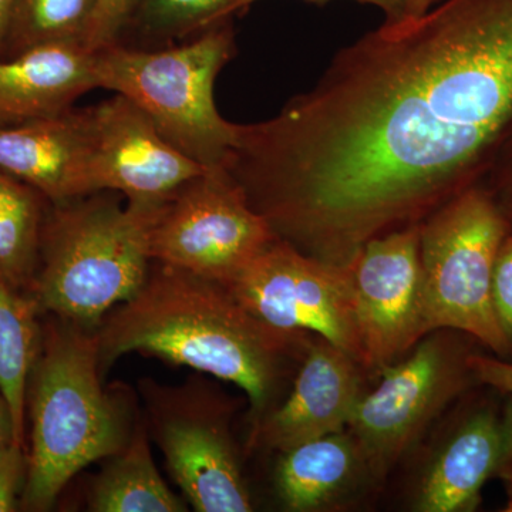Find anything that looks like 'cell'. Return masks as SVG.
Returning <instances> with one entry per match:
<instances>
[{"mask_svg": "<svg viewBox=\"0 0 512 512\" xmlns=\"http://www.w3.org/2000/svg\"><path fill=\"white\" fill-rule=\"evenodd\" d=\"M421 224L370 239L352 262L362 367L380 370L424 336Z\"/></svg>", "mask_w": 512, "mask_h": 512, "instance_id": "cell-11", "label": "cell"}, {"mask_svg": "<svg viewBox=\"0 0 512 512\" xmlns=\"http://www.w3.org/2000/svg\"><path fill=\"white\" fill-rule=\"evenodd\" d=\"M485 183L493 188L512 217V128Z\"/></svg>", "mask_w": 512, "mask_h": 512, "instance_id": "cell-27", "label": "cell"}, {"mask_svg": "<svg viewBox=\"0 0 512 512\" xmlns=\"http://www.w3.org/2000/svg\"><path fill=\"white\" fill-rule=\"evenodd\" d=\"M94 53L99 89L136 103L161 136L195 163L207 170L224 167L238 131L214 100L215 80L235 55L228 20L177 45L116 43Z\"/></svg>", "mask_w": 512, "mask_h": 512, "instance_id": "cell-5", "label": "cell"}, {"mask_svg": "<svg viewBox=\"0 0 512 512\" xmlns=\"http://www.w3.org/2000/svg\"><path fill=\"white\" fill-rule=\"evenodd\" d=\"M508 490V508L507 511H512V485L507 488Z\"/></svg>", "mask_w": 512, "mask_h": 512, "instance_id": "cell-33", "label": "cell"}, {"mask_svg": "<svg viewBox=\"0 0 512 512\" xmlns=\"http://www.w3.org/2000/svg\"><path fill=\"white\" fill-rule=\"evenodd\" d=\"M40 316L32 296L0 284V392L8 406L13 440L23 447L29 380L42 340Z\"/></svg>", "mask_w": 512, "mask_h": 512, "instance_id": "cell-19", "label": "cell"}, {"mask_svg": "<svg viewBox=\"0 0 512 512\" xmlns=\"http://www.w3.org/2000/svg\"><path fill=\"white\" fill-rule=\"evenodd\" d=\"M305 335L259 319L220 282L156 261L140 291L97 328L101 370L128 353L160 357L241 387L256 413L311 343Z\"/></svg>", "mask_w": 512, "mask_h": 512, "instance_id": "cell-2", "label": "cell"}, {"mask_svg": "<svg viewBox=\"0 0 512 512\" xmlns=\"http://www.w3.org/2000/svg\"><path fill=\"white\" fill-rule=\"evenodd\" d=\"M255 2H258V0H238L234 13L249 8ZM311 2L323 3L330 2V0H311ZM356 2L367 3V5L377 6V8L382 9L387 16L386 22H399V20H402L404 5H406V0H356Z\"/></svg>", "mask_w": 512, "mask_h": 512, "instance_id": "cell-29", "label": "cell"}, {"mask_svg": "<svg viewBox=\"0 0 512 512\" xmlns=\"http://www.w3.org/2000/svg\"><path fill=\"white\" fill-rule=\"evenodd\" d=\"M94 478L89 510L94 512H184L185 503L158 473L147 427L137 421L130 439Z\"/></svg>", "mask_w": 512, "mask_h": 512, "instance_id": "cell-18", "label": "cell"}, {"mask_svg": "<svg viewBox=\"0 0 512 512\" xmlns=\"http://www.w3.org/2000/svg\"><path fill=\"white\" fill-rule=\"evenodd\" d=\"M512 217L493 188H467L421 222L423 319L427 335L466 333L501 359L512 346L495 318L491 282Z\"/></svg>", "mask_w": 512, "mask_h": 512, "instance_id": "cell-6", "label": "cell"}, {"mask_svg": "<svg viewBox=\"0 0 512 512\" xmlns=\"http://www.w3.org/2000/svg\"><path fill=\"white\" fill-rule=\"evenodd\" d=\"M92 107L0 128V171L60 204L94 194Z\"/></svg>", "mask_w": 512, "mask_h": 512, "instance_id": "cell-14", "label": "cell"}, {"mask_svg": "<svg viewBox=\"0 0 512 512\" xmlns=\"http://www.w3.org/2000/svg\"><path fill=\"white\" fill-rule=\"evenodd\" d=\"M468 366L477 383L500 393L512 394V362L473 352L468 356Z\"/></svg>", "mask_w": 512, "mask_h": 512, "instance_id": "cell-26", "label": "cell"}, {"mask_svg": "<svg viewBox=\"0 0 512 512\" xmlns=\"http://www.w3.org/2000/svg\"><path fill=\"white\" fill-rule=\"evenodd\" d=\"M148 419L168 473L198 512L254 510L235 448L194 387L146 383Z\"/></svg>", "mask_w": 512, "mask_h": 512, "instance_id": "cell-10", "label": "cell"}, {"mask_svg": "<svg viewBox=\"0 0 512 512\" xmlns=\"http://www.w3.org/2000/svg\"><path fill=\"white\" fill-rule=\"evenodd\" d=\"M276 490L288 510L315 511L332 503L367 470L352 434H328L282 451Z\"/></svg>", "mask_w": 512, "mask_h": 512, "instance_id": "cell-17", "label": "cell"}, {"mask_svg": "<svg viewBox=\"0 0 512 512\" xmlns=\"http://www.w3.org/2000/svg\"><path fill=\"white\" fill-rule=\"evenodd\" d=\"M470 339L451 329L429 333L402 362L380 369L379 386L360 397L348 427L373 476H384L434 417L476 382L468 366Z\"/></svg>", "mask_w": 512, "mask_h": 512, "instance_id": "cell-7", "label": "cell"}, {"mask_svg": "<svg viewBox=\"0 0 512 512\" xmlns=\"http://www.w3.org/2000/svg\"><path fill=\"white\" fill-rule=\"evenodd\" d=\"M436 0H406L403 19L419 18L431 9Z\"/></svg>", "mask_w": 512, "mask_h": 512, "instance_id": "cell-31", "label": "cell"}, {"mask_svg": "<svg viewBox=\"0 0 512 512\" xmlns=\"http://www.w3.org/2000/svg\"><path fill=\"white\" fill-rule=\"evenodd\" d=\"M117 194L100 191L50 204L30 292L42 315L97 329L146 282L151 231L165 202L124 204Z\"/></svg>", "mask_w": 512, "mask_h": 512, "instance_id": "cell-4", "label": "cell"}, {"mask_svg": "<svg viewBox=\"0 0 512 512\" xmlns=\"http://www.w3.org/2000/svg\"><path fill=\"white\" fill-rule=\"evenodd\" d=\"M359 366L345 350L318 336L306 350L291 393L262 417L254 440L282 453L343 431L362 397Z\"/></svg>", "mask_w": 512, "mask_h": 512, "instance_id": "cell-13", "label": "cell"}, {"mask_svg": "<svg viewBox=\"0 0 512 512\" xmlns=\"http://www.w3.org/2000/svg\"><path fill=\"white\" fill-rule=\"evenodd\" d=\"M141 3L143 0H96L83 46L96 52L119 43Z\"/></svg>", "mask_w": 512, "mask_h": 512, "instance_id": "cell-23", "label": "cell"}, {"mask_svg": "<svg viewBox=\"0 0 512 512\" xmlns=\"http://www.w3.org/2000/svg\"><path fill=\"white\" fill-rule=\"evenodd\" d=\"M491 301L498 325L512 346V232L498 251L491 282Z\"/></svg>", "mask_w": 512, "mask_h": 512, "instance_id": "cell-25", "label": "cell"}, {"mask_svg": "<svg viewBox=\"0 0 512 512\" xmlns=\"http://www.w3.org/2000/svg\"><path fill=\"white\" fill-rule=\"evenodd\" d=\"M28 454L22 444L9 439L0 446V512L18 510V498L28 478Z\"/></svg>", "mask_w": 512, "mask_h": 512, "instance_id": "cell-24", "label": "cell"}, {"mask_svg": "<svg viewBox=\"0 0 512 512\" xmlns=\"http://www.w3.org/2000/svg\"><path fill=\"white\" fill-rule=\"evenodd\" d=\"M50 204L35 188L0 171V284L29 296Z\"/></svg>", "mask_w": 512, "mask_h": 512, "instance_id": "cell-20", "label": "cell"}, {"mask_svg": "<svg viewBox=\"0 0 512 512\" xmlns=\"http://www.w3.org/2000/svg\"><path fill=\"white\" fill-rule=\"evenodd\" d=\"M503 460L501 416L481 407L466 419L437 454L417 494L421 512L476 510L484 484L498 476Z\"/></svg>", "mask_w": 512, "mask_h": 512, "instance_id": "cell-16", "label": "cell"}, {"mask_svg": "<svg viewBox=\"0 0 512 512\" xmlns=\"http://www.w3.org/2000/svg\"><path fill=\"white\" fill-rule=\"evenodd\" d=\"M501 429H503V460H501L498 476L503 478L508 488L512 485V394L501 416Z\"/></svg>", "mask_w": 512, "mask_h": 512, "instance_id": "cell-28", "label": "cell"}, {"mask_svg": "<svg viewBox=\"0 0 512 512\" xmlns=\"http://www.w3.org/2000/svg\"><path fill=\"white\" fill-rule=\"evenodd\" d=\"M96 0H19L5 59L30 47L82 43Z\"/></svg>", "mask_w": 512, "mask_h": 512, "instance_id": "cell-22", "label": "cell"}, {"mask_svg": "<svg viewBox=\"0 0 512 512\" xmlns=\"http://www.w3.org/2000/svg\"><path fill=\"white\" fill-rule=\"evenodd\" d=\"M222 285L269 325L315 333L362 366L352 266L320 261L276 238Z\"/></svg>", "mask_w": 512, "mask_h": 512, "instance_id": "cell-9", "label": "cell"}, {"mask_svg": "<svg viewBox=\"0 0 512 512\" xmlns=\"http://www.w3.org/2000/svg\"><path fill=\"white\" fill-rule=\"evenodd\" d=\"M94 192L164 204L207 168L171 146L136 103L116 94L92 106Z\"/></svg>", "mask_w": 512, "mask_h": 512, "instance_id": "cell-12", "label": "cell"}, {"mask_svg": "<svg viewBox=\"0 0 512 512\" xmlns=\"http://www.w3.org/2000/svg\"><path fill=\"white\" fill-rule=\"evenodd\" d=\"M42 323L28 397L32 444L22 507L52 510L77 473L119 453L130 439L126 402L101 384L97 329L55 315Z\"/></svg>", "mask_w": 512, "mask_h": 512, "instance_id": "cell-3", "label": "cell"}, {"mask_svg": "<svg viewBox=\"0 0 512 512\" xmlns=\"http://www.w3.org/2000/svg\"><path fill=\"white\" fill-rule=\"evenodd\" d=\"M238 0H143L121 39L137 37L134 47H164L187 42L234 15ZM120 39V40H121Z\"/></svg>", "mask_w": 512, "mask_h": 512, "instance_id": "cell-21", "label": "cell"}, {"mask_svg": "<svg viewBox=\"0 0 512 512\" xmlns=\"http://www.w3.org/2000/svg\"><path fill=\"white\" fill-rule=\"evenodd\" d=\"M278 238L224 167L192 178L158 215L151 259L227 284Z\"/></svg>", "mask_w": 512, "mask_h": 512, "instance_id": "cell-8", "label": "cell"}, {"mask_svg": "<svg viewBox=\"0 0 512 512\" xmlns=\"http://www.w3.org/2000/svg\"><path fill=\"white\" fill-rule=\"evenodd\" d=\"M93 89L96 53L82 43H45L0 59V128L55 119Z\"/></svg>", "mask_w": 512, "mask_h": 512, "instance_id": "cell-15", "label": "cell"}, {"mask_svg": "<svg viewBox=\"0 0 512 512\" xmlns=\"http://www.w3.org/2000/svg\"><path fill=\"white\" fill-rule=\"evenodd\" d=\"M512 128V0H446L340 49L224 168L276 237L350 266L484 183Z\"/></svg>", "mask_w": 512, "mask_h": 512, "instance_id": "cell-1", "label": "cell"}, {"mask_svg": "<svg viewBox=\"0 0 512 512\" xmlns=\"http://www.w3.org/2000/svg\"><path fill=\"white\" fill-rule=\"evenodd\" d=\"M9 439H13L9 410L8 406H6L5 397H3L2 392H0V446Z\"/></svg>", "mask_w": 512, "mask_h": 512, "instance_id": "cell-32", "label": "cell"}, {"mask_svg": "<svg viewBox=\"0 0 512 512\" xmlns=\"http://www.w3.org/2000/svg\"><path fill=\"white\" fill-rule=\"evenodd\" d=\"M19 0H0V59L8 52L10 33L15 22Z\"/></svg>", "mask_w": 512, "mask_h": 512, "instance_id": "cell-30", "label": "cell"}]
</instances>
